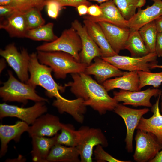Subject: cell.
<instances>
[{
    "mask_svg": "<svg viewBox=\"0 0 162 162\" xmlns=\"http://www.w3.org/2000/svg\"><path fill=\"white\" fill-rule=\"evenodd\" d=\"M149 162H162V150H160Z\"/></svg>",
    "mask_w": 162,
    "mask_h": 162,
    "instance_id": "43",
    "label": "cell"
},
{
    "mask_svg": "<svg viewBox=\"0 0 162 162\" xmlns=\"http://www.w3.org/2000/svg\"><path fill=\"white\" fill-rule=\"evenodd\" d=\"M155 21L158 32L162 33V15L156 20Z\"/></svg>",
    "mask_w": 162,
    "mask_h": 162,
    "instance_id": "41",
    "label": "cell"
},
{
    "mask_svg": "<svg viewBox=\"0 0 162 162\" xmlns=\"http://www.w3.org/2000/svg\"><path fill=\"white\" fill-rule=\"evenodd\" d=\"M123 17L128 20L136 13L137 8L145 4L146 0H113Z\"/></svg>",
    "mask_w": 162,
    "mask_h": 162,
    "instance_id": "29",
    "label": "cell"
},
{
    "mask_svg": "<svg viewBox=\"0 0 162 162\" xmlns=\"http://www.w3.org/2000/svg\"><path fill=\"white\" fill-rule=\"evenodd\" d=\"M61 130V133L58 134L56 144L76 147L80 136L79 130H75L72 125L63 123Z\"/></svg>",
    "mask_w": 162,
    "mask_h": 162,
    "instance_id": "28",
    "label": "cell"
},
{
    "mask_svg": "<svg viewBox=\"0 0 162 162\" xmlns=\"http://www.w3.org/2000/svg\"><path fill=\"white\" fill-rule=\"evenodd\" d=\"M46 102H35L32 106L24 108L10 105L5 103L0 104V118L15 117L26 123L32 124L35 120L47 111Z\"/></svg>",
    "mask_w": 162,
    "mask_h": 162,
    "instance_id": "10",
    "label": "cell"
},
{
    "mask_svg": "<svg viewBox=\"0 0 162 162\" xmlns=\"http://www.w3.org/2000/svg\"><path fill=\"white\" fill-rule=\"evenodd\" d=\"M71 27L76 31L81 40L82 49L79 54L80 62L88 66L95 58L102 57L101 51L89 34L85 26L78 20H74L71 23Z\"/></svg>",
    "mask_w": 162,
    "mask_h": 162,
    "instance_id": "13",
    "label": "cell"
},
{
    "mask_svg": "<svg viewBox=\"0 0 162 162\" xmlns=\"http://www.w3.org/2000/svg\"><path fill=\"white\" fill-rule=\"evenodd\" d=\"M152 0L154 2L152 5L143 9L138 8L137 13L128 20V27L130 29L139 30L144 25L162 15V1Z\"/></svg>",
    "mask_w": 162,
    "mask_h": 162,
    "instance_id": "15",
    "label": "cell"
},
{
    "mask_svg": "<svg viewBox=\"0 0 162 162\" xmlns=\"http://www.w3.org/2000/svg\"><path fill=\"white\" fill-rule=\"evenodd\" d=\"M0 55L14 70L20 81L26 83L29 79L30 59L27 50L23 48L19 52L13 43L7 46L4 50L1 49Z\"/></svg>",
    "mask_w": 162,
    "mask_h": 162,
    "instance_id": "7",
    "label": "cell"
},
{
    "mask_svg": "<svg viewBox=\"0 0 162 162\" xmlns=\"http://www.w3.org/2000/svg\"><path fill=\"white\" fill-rule=\"evenodd\" d=\"M62 123L59 118L54 115L46 113L38 117L29 126L27 132L30 137H52L61 130Z\"/></svg>",
    "mask_w": 162,
    "mask_h": 162,
    "instance_id": "14",
    "label": "cell"
},
{
    "mask_svg": "<svg viewBox=\"0 0 162 162\" xmlns=\"http://www.w3.org/2000/svg\"><path fill=\"white\" fill-rule=\"evenodd\" d=\"M29 125L23 121H18L12 125L1 124L0 125V157L4 156L8 149L10 141H19L22 134L27 131Z\"/></svg>",
    "mask_w": 162,
    "mask_h": 162,
    "instance_id": "19",
    "label": "cell"
},
{
    "mask_svg": "<svg viewBox=\"0 0 162 162\" xmlns=\"http://www.w3.org/2000/svg\"><path fill=\"white\" fill-rule=\"evenodd\" d=\"M35 8L41 10L45 6V1L44 0H34Z\"/></svg>",
    "mask_w": 162,
    "mask_h": 162,
    "instance_id": "42",
    "label": "cell"
},
{
    "mask_svg": "<svg viewBox=\"0 0 162 162\" xmlns=\"http://www.w3.org/2000/svg\"><path fill=\"white\" fill-rule=\"evenodd\" d=\"M15 11L25 13L31 9L35 8L34 0H12L10 5Z\"/></svg>",
    "mask_w": 162,
    "mask_h": 162,
    "instance_id": "34",
    "label": "cell"
},
{
    "mask_svg": "<svg viewBox=\"0 0 162 162\" xmlns=\"http://www.w3.org/2000/svg\"><path fill=\"white\" fill-rule=\"evenodd\" d=\"M16 12L10 5L0 6V16L2 19L9 16Z\"/></svg>",
    "mask_w": 162,
    "mask_h": 162,
    "instance_id": "37",
    "label": "cell"
},
{
    "mask_svg": "<svg viewBox=\"0 0 162 162\" xmlns=\"http://www.w3.org/2000/svg\"><path fill=\"white\" fill-rule=\"evenodd\" d=\"M62 8L64 6H70L76 8L79 5L84 4L89 6L91 3L88 0H56Z\"/></svg>",
    "mask_w": 162,
    "mask_h": 162,
    "instance_id": "36",
    "label": "cell"
},
{
    "mask_svg": "<svg viewBox=\"0 0 162 162\" xmlns=\"http://www.w3.org/2000/svg\"><path fill=\"white\" fill-rule=\"evenodd\" d=\"M84 25L89 34L100 48L101 58L108 57L118 55L109 44L102 28L98 23L84 19Z\"/></svg>",
    "mask_w": 162,
    "mask_h": 162,
    "instance_id": "21",
    "label": "cell"
},
{
    "mask_svg": "<svg viewBox=\"0 0 162 162\" xmlns=\"http://www.w3.org/2000/svg\"><path fill=\"white\" fill-rule=\"evenodd\" d=\"M0 72L1 73L5 68L6 65L5 59L4 58L0 59Z\"/></svg>",
    "mask_w": 162,
    "mask_h": 162,
    "instance_id": "44",
    "label": "cell"
},
{
    "mask_svg": "<svg viewBox=\"0 0 162 162\" xmlns=\"http://www.w3.org/2000/svg\"><path fill=\"white\" fill-rule=\"evenodd\" d=\"M52 71L50 67L40 63L37 53H32L30 55L29 64L30 77L26 83L35 88L37 86L44 88L47 96L56 98L52 105L60 113L62 114L72 110L76 101L75 99L68 100L61 95L60 93L64 92L66 87L55 81L51 74Z\"/></svg>",
    "mask_w": 162,
    "mask_h": 162,
    "instance_id": "2",
    "label": "cell"
},
{
    "mask_svg": "<svg viewBox=\"0 0 162 162\" xmlns=\"http://www.w3.org/2000/svg\"><path fill=\"white\" fill-rule=\"evenodd\" d=\"M100 145L96 146L94 151V159L98 162H130V161H123L117 159L107 152L103 149Z\"/></svg>",
    "mask_w": 162,
    "mask_h": 162,
    "instance_id": "33",
    "label": "cell"
},
{
    "mask_svg": "<svg viewBox=\"0 0 162 162\" xmlns=\"http://www.w3.org/2000/svg\"><path fill=\"white\" fill-rule=\"evenodd\" d=\"M58 133L52 137L34 136L32 138V160L34 162H46V158L52 147L56 144Z\"/></svg>",
    "mask_w": 162,
    "mask_h": 162,
    "instance_id": "24",
    "label": "cell"
},
{
    "mask_svg": "<svg viewBox=\"0 0 162 162\" xmlns=\"http://www.w3.org/2000/svg\"><path fill=\"white\" fill-rule=\"evenodd\" d=\"M73 81L64 84L70 87L77 98H82L86 106H90L100 114L114 110L118 103L110 96L103 85L84 72L71 74Z\"/></svg>",
    "mask_w": 162,
    "mask_h": 162,
    "instance_id": "1",
    "label": "cell"
},
{
    "mask_svg": "<svg viewBox=\"0 0 162 162\" xmlns=\"http://www.w3.org/2000/svg\"></svg>",
    "mask_w": 162,
    "mask_h": 162,
    "instance_id": "50",
    "label": "cell"
},
{
    "mask_svg": "<svg viewBox=\"0 0 162 162\" xmlns=\"http://www.w3.org/2000/svg\"><path fill=\"white\" fill-rule=\"evenodd\" d=\"M8 80L0 88V96L4 101H16L25 104L29 100L35 102L48 101V99L38 95L35 88L18 80L11 71L8 70Z\"/></svg>",
    "mask_w": 162,
    "mask_h": 162,
    "instance_id": "4",
    "label": "cell"
},
{
    "mask_svg": "<svg viewBox=\"0 0 162 162\" xmlns=\"http://www.w3.org/2000/svg\"><path fill=\"white\" fill-rule=\"evenodd\" d=\"M94 59V62L87 66L84 73L88 75H94L97 82L100 84L109 78L122 76L125 72L100 57Z\"/></svg>",
    "mask_w": 162,
    "mask_h": 162,
    "instance_id": "16",
    "label": "cell"
},
{
    "mask_svg": "<svg viewBox=\"0 0 162 162\" xmlns=\"http://www.w3.org/2000/svg\"><path fill=\"white\" fill-rule=\"evenodd\" d=\"M99 6L102 11L101 15L98 17L85 15L83 17L84 19L97 23L106 22L122 27L128 28V20L123 17L113 0L100 4Z\"/></svg>",
    "mask_w": 162,
    "mask_h": 162,
    "instance_id": "17",
    "label": "cell"
},
{
    "mask_svg": "<svg viewBox=\"0 0 162 162\" xmlns=\"http://www.w3.org/2000/svg\"><path fill=\"white\" fill-rule=\"evenodd\" d=\"M161 94L158 96L155 103L151 107L152 116L148 118L142 116L136 129H141L152 134L162 145V115L159 106Z\"/></svg>",
    "mask_w": 162,
    "mask_h": 162,
    "instance_id": "20",
    "label": "cell"
},
{
    "mask_svg": "<svg viewBox=\"0 0 162 162\" xmlns=\"http://www.w3.org/2000/svg\"><path fill=\"white\" fill-rule=\"evenodd\" d=\"M12 0H0V5H10Z\"/></svg>",
    "mask_w": 162,
    "mask_h": 162,
    "instance_id": "45",
    "label": "cell"
},
{
    "mask_svg": "<svg viewBox=\"0 0 162 162\" xmlns=\"http://www.w3.org/2000/svg\"><path fill=\"white\" fill-rule=\"evenodd\" d=\"M0 28L6 31L11 37L24 38L28 30L24 13L16 11L3 20Z\"/></svg>",
    "mask_w": 162,
    "mask_h": 162,
    "instance_id": "23",
    "label": "cell"
},
{
    "mask_svg": "<svg viewBox=\"0 0 162 162\" xmlns=\"http://www.w3.org/2000/svg\"><path fill=\"white\" fill-rule=\"evenodd\" d=\"M37 54L40 63L50 67L57 79H65L69 74L84 72L88 66L63 52L38 51Z\"/></svg>",
    "mask_w": 162,
    "mask_h": 162,
    "instance_id": "3",
    "label": "cell"
},
{
    "mask_svg": "<svg viewBox=\"0 0 162 162\" xmlns=\"http://www.w3.org/2000/svg\"><path fill=\"white\" fill-rule=\"evenodd\" d=\"M82 49L80 38L72 27L64 30L61 36L56 40L44 43L36 48L37 51L65 52L71 55L80 62L79 54Z\"/></svg>",
    "mask_w": 162,
    "mask_h": 162,
    "instance_id": "5",
    "label": "cell"
},
{
    "mask_svg": "<svg viewBox=\"0 0 162 162\" xmlns=\"http://www.w3.org/2000/svg\"><path fill=\"white\" fill-rule=\"evenodd\" d=\"M102 11L100 6L97 4L91 5L88 7V14L93 17H98L101 15Z\"/></svg>",
    "mask_w": 162,
    "mask_h": 162,
    "instance_id": "38",
    "label": "cell"
},
{
    "mask_svg": "<svg viewBox=\"0 0 162 162\" xmlns=\"http://www.w3.org/2000/svg\"><path fill=\"white\" fill-rule=\"evenodd\" d=\"M80 153L76 147L56 144L51 149L46 162H80Z\"/></svg>",
    "mask_w": 162,
    "mask_h": 162,
    "instance_id": "25",
    "label": "cell"
},
{
    "mask_svg": "<svg viewBox=\"0 0 162 162\" xmlns=\"http://www.w3.org/2000/svg\"><path fill=\"white\" fill-rule=\"evenodd\" d=\"M115 113L121 116L125 122L127 132L125 141L126 148L129 152L133 151V140L135 130L143 115L149 111L147 108L136 109L118 104L114 110Z\"/></svg>",
    "mask_w": 162,
    "mask_h": 162,
    "instance_id": "11",
    "label": "cell"
},
{
    "mask_svg": "<svg viewBox=\"0 0 162 162\" xmlns=\"http://www.w3.org/2000/svg\"><path fill=\"white\" fill-rule=\"evenodd\" d=\"M156 68L162 69V65H158L157 63H155L152 65L151 67L152 69Z\"/></svg>",
    "mask_w": 162,
    "mask_h": 162,
    "instance_id": "46",
    "label": "cell"
},
{
    "mask_svg": "<svg viewBox=\"0 0 162 162\" xmlns=\"http://www.w3.org/2000/svg\"><path fill=\"white\" fill-rule=\"evenodd\" d=\"M80 136L77 147L81 162H92V156L94 146L100 145L108 146L107 140L102 130L98 128L82 126L78 130Z\"/></svg>",
    "mask_w": 162,
    "mask_h": 162,
    "instance_id": "6",
    "label": "cell"
},
{
    "mask_svg": "<svg viewBox=\"0 0 162 162\" xmlns=\"http://www.w3.org/2000/svg\"><path fill=\"white\" fill-rule=\"evenodd\" d=\"M137 130L134 159L138 162H149L162 149V145L152 134L141 129Z\"/></svg>",
    "mask_w": 162,
    "mask_h": 162,
    "instance_id": "8",
    "label": "cell"
},
{
    "mask_svg": "<svg viewBox=\"0 0 162 162\" xmlns=\"http://www.w3.org/2000/svg\"><path fill=\"white\" fill-rule=\"evenodd\" d=\"M162 91L158 88H149L142 91H131L121 90L113 92V98L118 102H122L124 105H131L136 107L144 106L152 107L150 99L152 97H157Z\"/></svg>",
    "mask_w": 162,
    "mask_h": 162,
    "instance_id": "12",
    "label": "cell"
},
{
    "mask_svg": "<svg viewBox=\"0 0 162 162\" xmlns=\"http://www.w3.org/2000/svg\"><path fill=\"white\" fill-rule=\"evenodd\" d=\"M139 77V89L148 86L158 88L162 83V71L152 73L150 71H138Z\"/></svg>",
    "mask_w": 162,
    "mask_h": 162,
    "instance_id": "31",
    "label": "cell"
},
{
    "mask_svg": "<svg viewBox=\"0 0 162 162\" xmlns=\"http://www.w3.org/2000/svg\"><path fill=\"white\" fill-rule=\"evenodd\" d=\"M46 0H44V1H46Z\"/></svg>",
    "mask_w": 162,
    "mask_h": 162,
    "instance_id": "49",
    "label": "cell"
},
{
    "mask_svg": "<svg viewBox=\"0 0 162 162\" xmlns=\"http://www.w3.org/2000/svg\"><path fill=\"white\" fill-rule=\"evenodd\" d=\"M158 57L155 52L149 53L141 57L119 55L101 58L119 69L128 71H150L152 65L157 63Z\"/></svg>",
    "mask_w": 162,
    "mask_h": 162,
    "instance_id": "9",
    "label": "cell"
},
{
    "mask_svg": "<svg viewBox=\"0 0 162 162\" xmlns=\"http://www.w3.org/2000/svg\"><path fill=\"white\" fill-rule=\"evenodd\" d=\"M124 49L127 50L130 52L131 56L134 57H142L150 53L139 30H137L130 29L125 44Z\"/></svg>",
    "mask_w": 162,
    "mask_h": 162,
    "instance_id": "26",
    "label": "cell"
},
{
    "mask_svg": "<svg viewBox=\"0 0 162 162\" xmlns=\"http://www.w3.org/2000/svg\"><path fill=\"white\" fill-rule=\"evenodd\" d=\"M88 6L86 4L79 5L76 8L80 16H85L88 14Z\"/></svg>",
    "mask_w": 162,
    "mask_h": 162,
    "instance_id": "40",
    "label": "cell"
},
{
    "mask_svg": "<svg viewBox=\"0 0 162 162\" xmlns=\"http://www.w3.org/2000/svg\"><path fill=\"white\" fill-rule=\"evenodd\" d=\"M160 99H161V101L160 106H159L160 109V112H162V93L161 94Z\"/></svg>",
    "mask_w": 162,
    "mask_h": 162,
    "instance_id": "48",
    "label": "cell"
},
{
    "mask_svg": "<svg viewBox=\"0 0 162 162\" xmlns=\"http://www.w3.org/2000/svg\"><path fill=\"white\" fill-rule=\"evenodd\" d=\"M53 23L49 22L37 28L28 29L25 37L35 40L52 41L58 38L53 32Z\"/></svg>",
    "mask_w": 162,
    "mask_h": 162,
    "instance_id": "27",
    "label": "cell"
},
{
    "mask_svg": "<svg viewBox=\"0 0 162 162\" xmlns=\"http://www.w3.org/2000/svg\"><path fill=\"white\" fill-rule=\"evenodd\" d=\"M140 34L150 52H155L158 33L155 20L147 23L139 30Z\"/></svg>",
    "mask_w": 162,
    "mask_h": 162,
    "instance_id": "30",
    "label": "cell"
},
{
    "mask_svg": "<svg viewBox=\"0 0 162 162\" xmlns=\"http://www.w3.org/2000/svg\"><path fill=\"white\" fill-rule=\"evenodd\" d=\"M48 16L50 18L56 19L62 7L56 0H47L45 1Z\"/></svg>",
    "mask_w": 162,
    "mask_h": 162,
    "instance_id": "35",
    "label": "cell"
},
{
    "mask_svg": "<svg viewBox=\"0 0 162 162\" xmlns=\"http://www.w3.org/2000/svg\"><path fill=\"white\" fill-rule=\"evenodd\" d=\"M155 52L158 57H162V33L158 32L155 46Z\"/></svg>",
    "mask_w": 162,
    "mask_h": 162,
    "instance_id": "39",
    "label": "cell"
},
{
    "mask_svg": "<svg viewBox=\"0 0 162 162\" xmlns=\"http://www.w3.org/2000/svg\"><path fill=\"white\" fill-rule=\"evenodd\" d=\"M103 30L109 44L118 54L124 49L126 42L130 29L106 22L98 23Z\"/></svg>",
    "mask_w": 162,
    "mask_h": 162,
    "instance_id": "18",
    "label": "cell"
},
{
    "mask_svg": "<svg viewBox=\"0 0 162 162\" xmlns=\"http://www.w3.org/2000/svg\"><path fill=\"white\" fill-rule=\"evenodd\" d=\"M40 11L36 8H33L24 13L28 30L44 25L45 21L41 16Z\"/></svg>",
    "mask_w": 162,
    "mask_h": 162,
    "instance_id": "32",
    "label": "cell"
},
{
    "mask_svg": "<svg viewBox=\"0 0 162 162\" xmlns=\"http://www.w3.org/2000/svg\"><path fill=\"white\" fill-rule=\"evenodd\" d=\"M88 1H93L97 2L101 4L109 1L113 0H88Z\"/></svg>",
    "mask_w": 162,
    "mask_h": 162,
    "instance_id": "47",
    "label": "cell"
},
{
    "mask_svg": "<svg viewBox=\"0 0 162 162\" xmlns=\"http://www.w3.org/2000/svg\"><path fill=\"white\" fill-rule=\"evenodd\" d=\"M102 85L107 92L116 88L131 91H140L137 71L125 72L122 76L107 80Z\"/></svg>",
    "mask_w": 162,
    "mask_h": 162,
    "instance_id": "22",
    "label": "cell"
}]
</instances>
